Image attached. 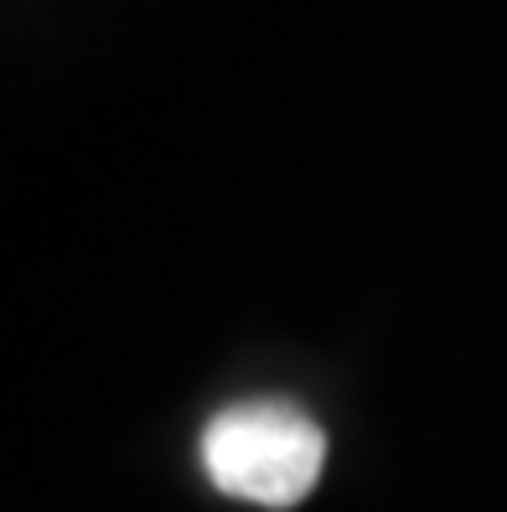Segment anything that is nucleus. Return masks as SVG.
Returning <instances> with one entry per match:
<instances>
[{
	"instance_id": "nucleus-1",
	"label": "nucleus",
	"mask_w": 507,
	"mask_h": 512,
	"mask_svg": "<svg viewBox=\"0 0 507 512\" xmlns=\"http://www.w3.org/2000/svg\"><path fill=\"white\" fill-rule=\"evenodd\" d=\"M326 466L321 425L285 399H249L207 419L202 471L218 492L254 507H295Z\"/></svg>"
}]
</instances>
